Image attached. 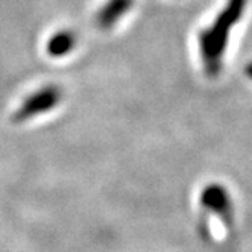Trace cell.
<instances>
[{
    "mask_svg": "<svg viewBox=\"0 0 252 252\" xmlns=\"http://www.w3.org/2000/svg\"><path fill=\"white\" fill-rule=\"evenodd\" d=\"M61 90L57 85H47L40 88L38 92L32 93L29 97L23 100V103L17 108V111L12 116V120L17 123L28 122L33 117H37L46 111L53 110L61 100Z\"/></svg>",
    "mask_w": 252,
    "mask_h": 252,
    "instance_id": "obj_2",
    "label": "cell"
},
{
    "mask_svg": "<svg viewBox=\"0 0 252 252\" xmlns=\"http://www.w3.org/2000/svg\"><path fill=\"white\" fill-rule=\"evenodd\" d=\"M202 204L211 210H218L225 222H231V202L220 186H210L205 189L202 191Z\"/></svg>",
    "mask_w": 252,
    "mask_h": 252,
    "instance_id": "obj_3",
    "label": "cell"
},
{
    "mask_svg": "<svg viewBox=\"0 0 252 252\" xmlns=\"http://www.w3.org/2000/svg\"><path fill=\"white\" fill-rule=\"evenodd\" d=\"M246 0H229L216 23L202 32L201 35V52L205 68L210 75H216L220 68L222 52L226 46V37L229 28L240 19Z\"/></svg>",
    "mask_w": 252,
    "mask_h": 252,
    "instance_id": "obj_1",
    "label": "cell"
},
{
    "mask_svg": "<svg viewBox=\"0 0 252 252\" xmlns=\"http://www.w3.org/2000/svg\"><path fill=\"white\" fill-rule=\"evenodd\" d=\"M129 6H131V0H110L97 15L99 26L108 28L114 25L120 17L129 9Z\"/></svg>",
    "mask_w": 252,
    "mask_h": 252,
    "instance_id": "obj_4",
    "label": "cell"
},
{
    "mask_svg": "<svg viewBox=\"0 0 252 252\" xmlns=\"http://www.w3.org/2000/svg\"><path fill=\"white\" fill-rule=\"evenodd\" d=\"M75 43H76V37L73 32L70 31L57 32L47 43V53L53 58L64 57L75 47Z\"/></svg>",
    "mask_w": 252,
    "mask_h": 252,
    "instance_id": "obj_5",
    "label": "cell"
}]
</instances>
